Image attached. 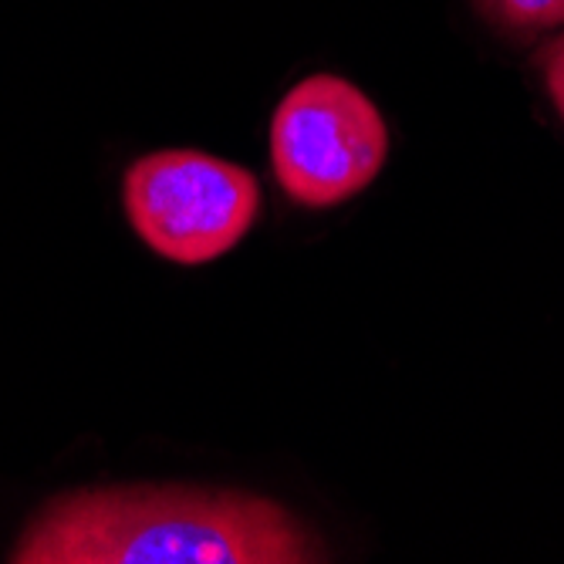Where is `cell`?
<instances>
[{
  "label": "cell",
  "instance_id": "cell-1",
  "mask_svg": "<svg viewBox=\"0 0 564 564\" xmlns=\"http://www.w3.org/2000/svg\"><path fill=\"white\" fill-rule=\"evenodd\" d=\"M14 564H307L325 547L268 497L203 487H95L55 497Z\"/></svg>",
  "mask_w": 564,
  "mask_h": 564
},
{
  "label": "cell",
  "instance_id": "cell-2",
  "mask_svg": "<svg viewBox=\"0 0 564 564\" xmlns=\"http://www.w3.org/2000/svg\"><path fill=\"white\" fill-rule=\"evenodd\" d=\"M132 230L173 264H207L234 250L261 210V186L237 163L199 149L135 160L122 186Z\"/></svg>",
  "mask_w": 564,
  "mask_h": 564
},
{
  "label": "cell",
  "instance_id": "cell-3",
  "mask_svg": "<svg viewBox=\"0 0 564 564\" xmlns=\"http://www.w3.org/2000/svg\"><path fill=\"white\" fill-rule=\"evenodd\" d=\"M389 156V129L372 98L338 75L297 82L271 119V166L301 207H335L362 193Z\"/></svg>",
  "mask_w": 564,
  "mask_h": 564
},
{
  "label": "cell",
  "instance_id": "cell-4",
  "mask_svg": "<svg viewBox=\"0 0 564 564\" xmlns=\"http://www.w3.org/2000/svg\"><path fill=\"white\" fill-rule=\"evenodd\" d=\"M477 8L507 31H547L564 24V0H477Z\"/></svg>",
  "mask_w": 564,
  "mask_h": 564
},
{
  "label": "cell",
  "instance_id": "cell-5",
  "mask_svg": "<svg viewBox=\"0 0 564 564\" xmlns=\"http://www.w3.org/2000/svg\"><path fill=\"white\" fill-rule=\"evenodd\" d=\"M538 65H541V72H544V85H547V91H551V98H554V106H557V112H561V119H564V34L561 37H554L541 55H538Z\"/></svg>",
  "mask_w": 564,
  "mask_h": 564
}]
</instances>
